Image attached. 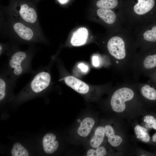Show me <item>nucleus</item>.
I'll return each instance as SVG.
<instances>
[{
	"mask_svg": "<svg viewBox=\"0 0 156 156\" xmlns=\"http://www.w3.org/2000/svg\"><path fill=\"white\" fill-rule=\"evenodd\" d=\"M107 151L105 148L101 146L97 148L96 150L90 149L87 152V156H103L106 155Z\"/></svg>",
	"mask_w": 156,
	"mask_h": 156,
	"instance_id": "obj_19",
	"label": "nucleus"
},
{
	"mask_svg": "<svg viewBox=\"0 0 156 156\" xmlns=\"http://www.w3.org/2000/svg\"><path fill=\"white\" fill-rule=\"evenodd\" d=\"M40 0H34L35 2L37 3H38V1H39Z\"/></svg>",
	"mask_w": 156,
	"mask_h": 156,
	"instance_id": "obj_27",
	"label": "nucleus"
},
{
	"mask_svg": "<svg viewBox=\"0 0 156 156\" xmlns=\"http://www.w3.org/2000/svg\"><path fill=\"white\" fill-rule=\"evenodd\" d=\"M1 11V33L4 36L20 42L45 44L47 40L42 31L9 15L2 9Z\"/></svg>",
	"mask_w": 156,
	"mask_h": 156,
	"instance_id": "obj_3",
	"label": "nucleus"
},
{
	"mask_svg": "<svg viewBox=\"0 0 156 156\" xmlns=\"http://www.w3.org/2000/svg\"><path fill=\"white\" fill-rule=\"evenodd\" d=\"M36 3L31 0H10L3 10L9 15L42 31L38 17Z\"/></svg>",
	"mask_w": 156,
	"mask_h": 156,
	"instance_id": "obj_4",
	"label": "nucleus"
},
{
	"mask_svg": "<svg viewBox=\"0 0 156 156\" xmlns=\"http://www.w3.org/2000/svg\"><path fill=\"white\" fill-rule=\"evenodd\" d=\"M11 154L13 156H28L29 153L27 150L20 144L15 143L11 151Z\"/></svg>",
	"mask_w": 156,
	"mask_h": 156,
	"instance_id": "obj_18",
	"label": "nucleus"
},
{
	"mask_svg": "<svg viewBox=\"0 0 156 156\" xmlns=\"http://www.w3.org/2000/svg\"><path fill=\"white\" fill-rule=\"evenodd\" d=\"M8 48V45L6 44L1 43L0 44V55L5 51Z\"/></svg>",
	"mask_w": 156,
	"mask_h": 156,
	"instance_id": "obj_24",
	"label": "nucleus"
},
{
	"mask_svg": "<svg viewBox=\"0 0 156 156\" xmlns=\"http://www.w3.org/2000/svg\"><path fill=\"white\" fill-rule=\"evenodd\" d=\"M88 35V32L86 28L80 27L73 34L71 38V44L74 46L83 45L86 43Z\"/></svg>",
	"mask_w": 156,
	"mask_h": 156,
	"instance_id": "obj_12",
	"label": "nucleus"
},
{
	"mask_svg": "<svg viewBox=\"0 0 156 156\" xmlns=\"http://www.w3.org/2000/svg\"><path fill=\"white\" fill-rule=\"evenodd\" d=\"M78 67L83 72H86L88 70V66L83 63L79 64L78 65Z\"/></svg>",
	"mask_w": 156,
	"mask_h": 156,
	"instance_id": "obj_23",
	"label": "nucleus"
},
{
	"mask_svg": "<svg viewBox=\"0 0 156 156\" xmlns=\"http://www.w3.org/2000/svg\"><path fill=\"white\" fill-rule=\"evenodd\" d=\"M105 135L107 137L110 144L114 147L119 146L122 142L120 136L115 134L114 129L109 125H106L104 127Z\"/></svg>",
	"mask_w": 156,
	"mask_h": 156,
	"instance_id": "obj_13",
	"label": "nucleus"
},
{
	"mask_svg": "<svg viewBox=\"0 0 156 156\" xmlns=\"http://www.w3.org/2000/svg\"><path fill=\"white\" fill-rule=\"evenodd\" d=\"M138 49L148 48L156 45V17L133 34Z\"/></svg>",
	"mask_w": 156,
	"mask_h": 156,
	"instance_id": "obj_7",
	"label": "nucleus"
},
{
	"mask_svg": "<svg viewBox=\"0 0 156 156\" xmlns=\"http://www.w3.org/2000/svg\"><path fill=\"white\" fill-rule=\"evenodd\" d=\"M134 131L138 138L145 142H151V138L148 130L145 127L137 125L134 128Z\"/></svg>",
	"mask_w": 156,
	"mask_h": 156,
	"instance_id": "obj_16",
	"label": "nucleus"
},
{
	"mask_svg": "<svg viewBox=\"0 0 156 156\" xmlns=\"http://www.w3.org/2000/svg\"><path fill=\"white\" fill-rule=\"evenodd\" d=\"M109 38L106 44L108 53L119 74L126 76L132 73L138 49L132 34L123 28Z\"/></svg>",
	"mask_w": 156,
	"mask_h": 156,
	"instance_id": "obj_1",
	"label": "nucleus"
},
{
	"mask_svg": "<svg viewBox=\"0 0 156 156\" xmlns=\"http://www.w3.org/2000/svg\"><path fill=\"white\" fill-rule=\"evenodd\" d=\"M77 121L78 122H81V120L80 119H78Z\"/></svg>",
	"mask_w": 156,
	"mask_h": 156,
	"instance_id": "obj_26",
	"label": "nucleus"
},
{
	"mask_svg": "<svg viewBox=\"0 0 156 156\" xmlns=\"http://www.w3.org/2000/svg\"><path fill=\"white\" fill-rule=\"evenodd\" d=\"M140 98L134 82L119 84L112 94L110 104L115 112H123L129 105L139 103Z\"/></svg>",
	"mask_w": 156,
	"mask_h": 156,
	"instance_id": "obj_5",
	"label": "nucleus"
},
{
	"mask_svg": "<svg viewBox=\"0 0 156 156\" xmlns=\"http://www.w3.org/2000/svg\"><path fill=\"white\" fill-rule=\"evenodd\" d=\"M64 79L67 86L80 94H86L89 90V87L87 84L74 77L68 76Z\"/></svg>",
	"mask_w": 156,
	"mask_h": 156,
	"instance_id": "obj_10",
	"label": "nucleus"
},
{
	"mask_svg": "<svg viewBox=\"0 0 156 156\" xmlns=\"http://www.w3.org/2000/svg\"><path fill=\"white\" fill-rule=\"evenodd\" d=\"M8 83L4 78L1 77L0 78V101L3 100L5 95L6 90Z\"/></svg>",
	"mask_w": 156,
	"mask_h": 156,
	"instance_id": "obj_20",
	"label": "nucleus"
},
{
	"mask_svg": "<svg viewBox=\"0 0 156 156\" xmlns=\"http://www.w3.org/2000/svg\"><path fill=\"white\" fill-rule=\"evenodd\" d=\"M140 99L151 104H156V86L148 83L134 82Z\"/></svg>",
	"mask_w": 156,
	"mask_h": 156,
	"instance_id": "obj_9",
	"label": "nucleus"
},
{
	"mask_svg": "<svg viewBox=\"0 0 156 156\" xmlns=\"http://www.w3.org/2000/svg\"><path fill=\"white\" fill-rule=\"evenodd\" d=\"M92 63L93 65L94 66H98L100 63L99 57L96 55L93 56L92 57Z\"/></svg>",
	"mask_w": 156,
	"mask_h": 156,
	"instance_id": "obj_22",
	"label": "nucleus"
},
{
	"mask_svg": "<svg viewBox=\"0 0 156 156\" xmlns=\"http://www.w3.org/2000/svg\"><path fill=\"white\" fill-rule=\"evenodd\" d=\"M105 135L104 128L99 126L96 129L94 135L91 139L90 145L93 148L99 147L103 142Z\"/></svg>",
	"mask_w": 156,
	"mask_h": 156,
	"instance_id": "obj_15",
	"label": "nucleus"
},
{
	"mask_svg": "<svg viewBox=\"0 0 156 156\" xmlns=\"http://www.w3.org/2000/svg\"><path fill=\"white\" fill-rule=\"evenodd\" d=\"M12 52L9 60L8 65L13 75L17 77L23 73V63L31 57L32 52L29 50L22 51L16 49L12 51Z\"/></svg>",
	"mask_w": 156,
	"mask_h": 156,
	"instance_id": "obj_8",
	"label": "nucleus"
},
{
	"mask_svg": "<svg viewBox=\"0 0 156 156\" xmlns=\"http://www.w3.org/2000/svg\"><path fill=\"white\" fill-rule=\"evenodd\" d=\"M117 13L123 27L133 34L156 17V0H120Z\"/></svg>",
	"mask_w": 156,
	"mask_h": 156,
	"instance_id": "obj_2",
	"label": "nucleus"
},
{
	"mask_svg": "<svg viewBox=\"0 0 156 156\" xmlns=\"http://www.w3.org/2000/svg\"><path fill=\"white\" fill-rule=\"evenodd\" d=\"M120 1V0H98L96 5L98 8L118 9Z\"/></svg>",
	"mask_w": 156,
	"mask_h": 156,
	"instance_id": "obj_17",
	"label": "nucleus"
},
{
	"mask_svg": "<svg viewBox=\"0 0 156 156\" xmlns=\"http://www.w3.org/2000/svg\"><path fill=\"white\" fill-rule=\"evenodd\" d=\"M60 4L63 5L68 3L70 0H56Z\"/></svg>",
	"mask_w": 156,
	"mask_h": 156,
	"instance_id": "obj_25",
	"label": "nucleus"
},
{
	"mask_svg": "<svg viewBox=\"0 0 156 156\" xmlns=\"http://www.w3.org/2000/svg\"><path fill=\"white\" fill-rule=\"evenodd\" d=\"M55 135L53 133H49L44 136L42 140L43 149L45 153L52 154L57 149L59 146L58 142L55 140Z\"/></svg>",
	"mask_w": 156,
	"mask_h": 156,
	"instance_id": "obj_11",
	"label": "nucleus"
},
{
	"mask_svg": "<svg viewBox=\"0 0 156 156\" xmlns=\"http://www.w3.org/2000/svg\"><path fill=\"white\" fill-rule=\"evenodd\" d=\"M143 75L148 77L150 81L156 86V68L145 73Z\"/></svg>",
	"mask_w": 156,
	"mask_h": 156,
	"instance_id": "obj_21",
	"label": "nucleus"
},
{
	"mask_svg": "<svg viewBox=\"0 0 156 156\" xmlns=\"http://www.w3.org/2000/svg\"><path fill=\"white\" fill-rule=\"evenodd\" d=\"M95 123L94 120L90 117L84 119L80 122V126L77 129L78 134L82 137L87 136Z\"/></svg>",
	"mask_w": 156,
	"mask_h": 156,
	"instance_id": "obj_14",
	"label": "nucleus"
},
{
	"mask_svg": "<svg viewBox=\"0 0 156 156\" xmlns=\"http://www.w3.org/2000/svg\"><path fill=\"white\" fill-rule=\"evenodd\" d=\"M156 68V45L147 49L138 50L132 71L134 79L138 80L141 75Z\"/></svg>",
	"mask_w": 156,
	"mask_h": 156,
	"instance_id": "obj_6",
	"label": "nucleus"
}]
</instances>
